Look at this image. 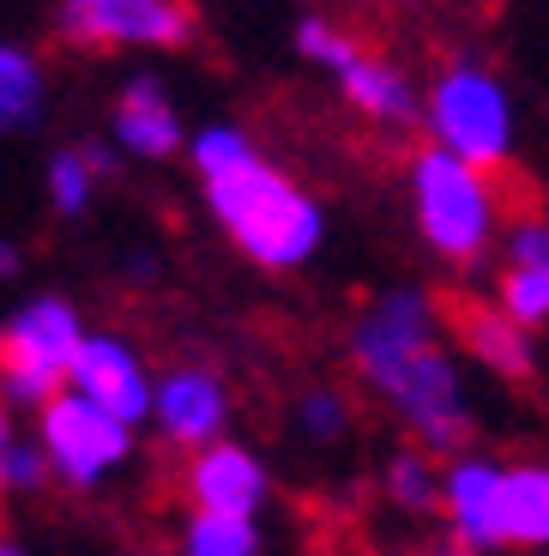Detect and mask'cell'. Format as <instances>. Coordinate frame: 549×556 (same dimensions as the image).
<instances>
[{
  "label": "cell",
  "mask_w": 549,
  "mask_h": 556,
  "mask_svg": "<svg viewBox=\"0 0 549 556\" xmlns=\"http://www.w3.org/2000/svg\"><path fill=\"white\" fill-rule=\"evenodd\" d=\"M290 42H296V55H303L308 67H327V73H339L344 61L362 49V42L350 37L344 25H332L327 13H303V18H296V30H290Z\"/></svg>",
  "instance_id": "22"
},
{
  "label": "cell",
  "mask_w": 549,
  "mask_h": 556,
  "mask_svg": "<svg viewBox=\"0 0 549 556\" xmlns=\"http://www.w3.org/2000/svg\"><path fill=\"white\" fill-rule=\"evenodd\" d=\"M85 339V315L73 296H25L13 315L0 320V400L37 412L42 400H55L67 388V369L79 357Z\"/></svg>",
  "instance_id": "5"
},
{
  "label": "cell",
  "mask_w": 549,
  "mask_h": 556,
  "mask_svg": "<svg viewBox=\"0 0 549 556\" xmlns=\"http://www.w3.org/2000/svg\"><path fill=\"white\" fill-rule=\"evenodd\" d=\"M18 266H25L18 242H13V237H0V285H13V278H18Z\"/></svg>",
  "instance_id": "25"
},
{
  "label": "cell",
  "mask_w": 549,
  "mask_h": 556,
  "mask_svg": "<svg viewBox=\"0 0 549 556\" xmlns=\"http://www.w3.org/2000/svg\"><path fill=\"white\" fill-rule=\"evenodd\" d=\"M260 520H218L188 515L176 532V556H260Z\"/></svg>",
  "instance_id": "20"
},
{
  "label": "cell",
  "mask_w": 549,
  "mask_h": 556,
  "mask_svg": "<svg viewBox=\"0 0 549 556\" xmlns=\"http://www.w3.org/2000/svg\"><path fill=\"white\" fill-rule=\"evenodd\" d=\"M42 115H49V73H42L37 49L0 37V139L30 134Z\"/></svg>",
  "instance_id": "18"
},
{
  "label": "cell",
  "mask_w": 549,
  "mask_h": 556,
  "mask_svg": "<svg viewBox=\"0 0 549 556\" xmlns=\"http://www.w3.org/2000/svg\"><path fill=\"white\" fill-rule=\"evenodd\" d=\"M30 442L49 459V484H67L79 496L115 484L139 454V430H127L122 417L97 412L91 400H79L67 388L37 405V435Z\"/></svg>",
  "instance_id": "6"
},
{
  "label": "cell",
  "mask_w": 549,
  "mask_h": 556,
  "mask_svg": "<svg viewBox=\"0 0 549 556\" xmlns=\"http://www.w3.org/2000/svg\"><path fill=\"white\" fill-rule=\"evenodd\" d=\"M110 139H115V152L139 157V164H164V157H176L188 146V127H181L176 98H169L152 73H139V79L122 85V98H115Z\"/></svg>",
  "instance_id": "13"
},
{
  "label": "cell",
  "mask_w": 549,
  "mask_h": 556,
  "mask_svg": "<svg viewBox=\"0 0 549 556\" xmlns=\"http://www.w3.org/2000/svg\"><path fill=\"white\" fill-rule=\"evenodd\" d=\"M230 381L212 363H169L152 376V424L157 442H169L176 454H200V447L230 435Z\"/></svg>",
  "instance_id": "8"
},
{
  "label": "cell",
  "mask_w": 549,
  "mask_h": 556,
  "mask_svg": "<svg viewBox=\"0 0 549 556\" xmlns=\"http://www.w3.org/2000/svg\"><path fill=\"white\" fill-rule=\"evenodd\" d=\"M417 122L429 127V146L459 164L495 169L513 164V146H520V115H513V91L508 79L483 61H454L429 79L423 103H417Z\"/></svg>",
  "instance_id": "3"
},
{
  "label": "cell",
  "mask_w": 549,
  "mask_h": 556,
  "mask_svg": "<svg viewBox=\"0 0 549 556\" xmlns=\"http://www.w3.org/2000/svg\"><path fill=\"white\" fill-rule=\"evenodd\" d=\"M501 273H495V315L537 333L549 327V218H513L501 237Z\"/></svg>",
  "instance_id": "12"
},
{
  "label": "cell",
  "mask_w": 549,
  "mask_h": 556,
  "mask_svg": "<svg viewBox=\"0 0 549 556\" xmlns=\"http://www.w3.org/2000/svg\"><path fill=\"white\" fill-rule=\"evenodd\" d=\"M381 490L398 515H411V520L441 515V459L423 454V447H411V442L393 447L386 466H381Z\"/></svg>",
  "instance_id": "19"
},
{
  "label": "cell",
  "mask_w": 549,
  "mask_h": 556,
  "mask_svg": "<svg viewBox=\"0 0 549 556\" xmlns=\"http://www.w3.org/2000/svg\"><path fill=\"white\" fill-rule=\"evenodd\" d=\"M290 424H296V435L315 447H332L350 435V424H357V405H350V393L344 388H303L296 393V405H290Z\"/></svg>",
  "instance_id": "21"
},
{
  "label": "cell",
  "mask_w": 549,
  "mask_h": 556,
  "mask_svg": "<svg viewBox=\"0 0 549 556\" xmlns=\"http://www.w3.org/2000/svg\"><path fill=\"white\" fill-rule=\"evenodd\" d=\"M67 393H79L97 412H110L127 430H139L152 417V363L139 357V345L115 327H85L79 357L67 369Z\"/></svg>",
  "instance_id": "9"
},
{
  "label": "cell",
  "mask_w": 549,
  "mask_h": 556,
  "mask_svg": "<svg viewBox=\"0 0 549 556\" xmlns=\"http://www.w3.org/2000/svg\"><path fill=\"white\" fill-rule=\"evenodd\" d=\"M459 339H465V357L477 369H489V381H508V388H525L537 376V339L525 327H513L508 315L471 303L459 308Z\"/></svg>",
  "instance_id": "16"
},
{
  "label": "cell",
  "mask_w": 549,
  "mask_h": 556,
  "mask_svg": "<svg viewBox=\"0 0 549 556\" xmlns=\"http://www.w3.org/2000/svg\"><path fill=\"white\" fill-rule=\"evenodd\" d=\"M133 556H169V551H133Z\"/></svg>",
  "instance_id": "27"
},
{
  "label": "cell",
  "mask_w": 549,
  "mask_h": 556,
  "mask_svg": "<svg viewBox=\"0 0 549 556\" xmlns=\"http://www.w3.org/2000/svg\"><path fill=\"white\" fill-rule=\"evenodd\" d=\"M405 188H411V218H417V237L435 261L447 266H477L489 261L495 237H501V194H495V176L459 164V157L423 152L411 157L405 169Z\"/></svg>",
  "instance_id": "4"
},
{
  "label": "cell",
  "mask_w": 549,
  "mask_h": 556,
  "mask_svg": "<svg viewBox=\"0 0 549 556\" xmlns=\"http://www.w3.org/2000/svg\"><path fill=\"white\" fill-rule=\"evenodd\" d=\"M339 91H344V103L357 115H369L374 127H411L417 122V103H423V91H417V79L398 61H381V55H350L339 73Z\"/></svg>",
  "instance_id": "14"
},
{
  "label": "cell",
  "mask_w": 549,
  "mask_h": 556,
  "mask_svg": "<svg viewBox=\"0 0 549 556\" xmlns=\"http://www.w3.org/2000/svg\"><path fill=\"white\" fill-rule=\"evenodd\" d=\"M441 515H447L459 556L501 551V459L477 454V447L447 459L441 466Z\"/></svg>",
  "instance_id": "11"
},
{
  "label": "cell",
  "mask_w": 549,
  "mask_h": 556,
  "mask_svg": "<svg viewBox=\"0 0 549 556\" xmlns=\"http://www.w3.org/2000/svg\"><path fill=\"white\" fill-rule=\"evenodd\" d=\"M188 164L206 188V212L230 237L235 254L260 266V273H303L327 249V206L308 194L296 176L272 164L254 146V134L235 122H206L188 134Z\"/></svg>",
  "instance_id": "2"
},
{
  "label": "cell",
  "mask_w": 549,
  "mask_h": 556,
  "mask_svg": "<svg viewBox=\"0 0 549 556\" xmlns=\"http://www.w3.org/2000/svg\"><path fill=\"white\" fill-rule=\"evenodd\" d=\"M350 369L405 424L411 447L435 459H454L471 447L477 405H471L459 351L447 345L441 308L423 285H393L362 308L350 327Z\"/></svg>",
  "instance_id": "1"
},
{
  "label": "cell",
  "mask_w": 549,
  "mask_h": 556,
  "mask_svg": "<svg viewBox=\"0 0 549 556\" xmlns=\"http://www.w3.org/2000/svg\"><path fill=\"white\" fill-rule=\"evenodd\" d=\"M55 30L73 49H188L200 13L193 0H61Z\"/></svg>",
  "instance_id": "7"
},
{
  "label": "cell",
  "mask_w": 549,
  "mask_h": 556,
  "mask_svg": "<svg viewBox=\"0 0 549 556\" xmlns=\"http://www.w3.org/2000/svg\"><path fill=\"white\" fill-rule=\"evenodd\" d=\"M501 551H549V459H501Z\"/></svg>",
  "instance_id": "15"
},
{
  "label": "cell",
  "mask_w": 549,
  "mask_h": 556,
  "mask_svg": "<svg viewBox=\"0 0 549 556\" xmlns=\"http://www.w3.org/2000/svg\"><path fill=\"white\" fill-rule=\"evenodd\" d=\"M0 556H30V551H25L18 539H7V532H0Z\"/></svg>",
  "instance_id": "26"
},
{
  "label": "cell",
  "mask_w": 549,
  "mask_h": 556,
  "mask_svg": "<svg viewBox=\"0 0 549 556\" xmlns=\"http://www.w3.org/2000/svg\"><path fill=\"white\" fill-rule=\"evenodd\" d=\"M181 496H188V515L260 520L266 502H272V466L260 459V447L224 435V442L188 454V466H181Z\"/></svg>",
  "instance_id": "10"
},
{
  "label": "cell",
  "mask_w": 549,
  "mask_h": 556,
  "mask_svg": "<svg viewBox=\"0 0 549 556\" xmlns=\"http://www.w3.org/2000/svg\"><path fill=\"white\" fill-rule=\"evenodd\" d=\"M37 490H49V459L30 435H18L7 447V496H37Z\"/></svg>",
  "instance_id": "23"
},
{
  "label": "cell",
  "mask_w": 549,
  "mask_h": 556,
  "mask_svg": "<svg viewBox=\"0 0 549 556\" xmlns=\"http://www.w3.org/2000/svg\"><path fill=\"white\" fill-rule=\"evenodd\" d=\"M447 556H459V551H447Z\"/></svg>",
  "instance_id": "28"
},
{
  "label": "cell",
  "mask_w": 549,
  "mask_h": 556,
  "mask_svg": "<svg viewBox=\"0 0 549 556\" xmlns=\"http://www.w3.org/2000/svg\"><path fill=\"white\" fill-rule=\"evenodd\" d=\"M544 556H549V551H544Z\"/></svg>",
  "instance_id": "29"
},
{
  "label": "cell",
  "mask_w": 549,
  "mask_h": 556,
  "mask_svg": "<svg viewBox=\"0 0 549 556\" xmlns=\"http://www.w3.org/2000/svg\"><path fill=\"white\" fill-rule=\"evenodd\" d=\"M115 169V146L103 139H79V146H55L42 164V200L55 218H85L97 206V181Z\"/></svg>",
  "instance_id": "17"
},
{
  "label": "cell",
  "mask_w": 549,
  "mask_h": 556,
  "mask_svg": "<svg viewBox=\"0 0 549 556\" xmlns=\"http://www.w3.org/2000/svg\"><path fill=\"white\" fill-rule=\"evenodd\" d=\"M18 442V430H13V405L0 400V502H7V447Z\"/></svg>",
  "instance_id": "24"
}]
</instances>
